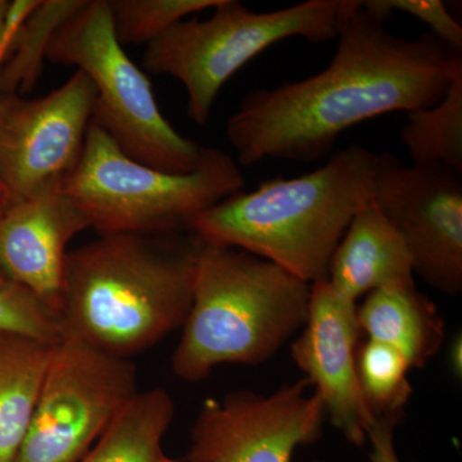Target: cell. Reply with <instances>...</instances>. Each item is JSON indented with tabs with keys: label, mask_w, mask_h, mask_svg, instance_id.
<instances>
[{
	"label": "cell",
	"mask_w": 462,
	"mask_h": 462,
	"mask_svg": "<svg viewBox=\"0 0 462 462\" xmlns=\"http://www.w3.org/2000/svg\"><path fill=\"white\" fill-rule=\"evenodd\" d=\"M51 346L0 331V462H14L25 439Z\"/></svg>",
	"instance_id": "obj_16"
},
{
	"label": "cell",
	"mask_w": 462,
	"mask_h": 462,
	"mask_svg": "<svg viewBox=\"0 0 462 462\" xmlns=\"http://www.w3.org/2000/svg\"><path fill=\"white\" fill-rule=\"evenodd\" d=\"M357 321L369 339L396 349L411 369L437 355L446 336L445 320L416 284L378 289L357 306Z\"/></svg>",
	"instance_id": "obj_15"
},
{
	"label": "cell",
	"mask_w": 462,
	"mask_h": 462,
	"mask_svg": "<svg viewBox=\"0 0 462 462\" xmlns=\"http://www.w3.org/2000/svg\"><path fill=\"white\" fill-rule=\"evenodd\" d=\"M400 136L412 165H439L462 173V71L437 105L407 114Z\"/></svg>",
	"instance_id": "obj_18"
},
{
	"label": "cell",
	"mask_w": 462,
	"mask_h": 462,
	"mask_svg": "<svg viewBox=\"0 0 462 462\" xmlns=\"http://www.w3.org/2000/svg\"><path fill=\"white\" fill-rule=\"evenodd\" d=\"M173 415L175 403L165 389L138 392L80 462L160 461Z\"/></svg>",
	"instance_id": "obj_17"
},
{
	"label": "cell",
	"mask_w": 462,
	"mask_h": 462,
	"mask_svg": "<svg viewBox=\"0 0 462 462\" xmlns=\"http://www.w3.org/2000/svg\"><path fill=\"white\" fill-rule=\"evenodd\" d=\"M5 17H7V14H0V47H2L3 42L7 39L9 32H11L7 23H5Z\"/></svg>",
	"instance_id": "obj_26"
},
{
	"label": "cell",
	"mask_w": 462,
	"mask_h": 462,
	"mask_svg": "<svg viewBox=\"0 0 462 462\" xmlns=\"http://www.w3.org/2000/svg\"><path fill=\"white\" fill-rule=\"evenodd\" d=\"M328 281L355 302L378 289L415 284L406 243L374 199L346 230L331 257Z\"/></svg>",
	"instance_id": "obj_14"
},
{
	"label": "cell",
	"mask_w": 462,
	"mask_h": 462,
	"mask_svg": "<svg viewBox=\"0 0 462 462\" xmlns=\"http://www.w3.org/2000/svg\"><path fill=\"white\" fill-rule=\"evenodd\" d=\"M200 242L172 236H99L69 251L62 333L116 357L151 348L184 325Z\"/></svg>",
	"instance_id": "obj_2"
},
{
	"label": "cell",
	"mask_w": 462,
	"mask_h": 462,
	"mask_svg": "<svg viewBox=\"0 0 462 462\" xmlns=\"http://www.w3.org/2000/svg\"><path fill=\"white\" fill-rule=\"evenodd\" d=\"M47 60L89 76L97 89L91 120L127 157L170 173L199 167L202 145L176 132L160 111L147 75L116 38L108 0H87L54 33Z\"/></svg>",
	"instance_id": "obj_7"
},
{
	"label": "cell",
	"mask_w": 462,
	"mask_h": 462,
	"mask_svg": "<svg viewBox=\"0 0 462 462\" xmlns=\"http://www.w3.org/2000/svg\"><path fill=\"white\" fill-rule=\"evenodd\" d=\"M89 227L60 185L12 203L0 216V269L58 319L67 245Z\"/></svg>",
	"instance_id": "obj_13"
},
{
	"label": "cell",
	"mask_w": 462,
	"mask_h": 462,
	"mask_svg": "<svg viewBox=\"0 0 462 462\" xmlns=\"http://www.w3.org/2000/svg\"><path fill=\"white\" fill-rule=\"evenodd\" d=\"M221 0H108L120 44H149L193 14L214 9Z\"/></svg>",
	"instance_id": "obj_21"
},
{
	"label": "cell",
	"mask_w": 462,
	"mask_h": 462,
	"mask_svg": "<svg viewBox=\"0 0 462 462\" xmlns=\"http://www.w3.org/2000/svg\"><path fill=\"white\" fill-rule=\"evenodd\" d=\"M9 5H11V3L5 2V0H0V14H7Z\"/></svg>",
	"instance_id": "obj_27"
},
{
	"label": "cell",
	"mask_w": 462,
	"mask_h": 462,
	"mask_svg": "<svg viewBox=\"0 0 462 462\" xmlns=\"http://www.w3.org/2000/svg\"><path fill=\"white\" fill-rule=\"evenodd\" d=\"M310 291V284L270 261L200 243L173 373L199 382L220 365L263 364L306 324Z\"/></svg>",
	"instance_id": "obj_4"
},
{
	"label": "cell",
	"mask_w": 462,
	"mask_h": 462,
	"mask_svg": "<svg viewBox=\"0 0 462 462\" xmlns=\"http://www.w3.org/2000/svg\"><path fill=\"white\" fill-rule=\"evenodd\" d=\"M324 404L309 379L272 394L238 391L208 398L190 433L189 462H293L300 446L321 437Z\"/></svg>",
	"instance_id": "obj_10"
},
{
	"label": "cell",
	"mask_w": 462,
	"mask_h": 462,
	"mask_svg": "<svg viewBox=\"0 0 462 462\" xmlns=\"http://www.w3.org/2000/svg\"><path fill=\"white\" fill-rule=\"evenodd\" d=\"M85 5L87 0H39L12 39L0 69V94H23L35 87L54 33Z\"/></svg>",
	"instance_id": "obj_19"
},
{
	"label": "cell",
	"mask_w": 462,
	"mask_h": 462,
	"mask_svg": "<svg viewBox=\"0 0 462 462\" xmlns=\"http://www.w3.org/2000/svg\"><path fill=\"white\" fill-rule=\"evenodd\" d=\"M158 462H189V461H180V460H173L171 457H167L165 454H162L160 457V461Z\"/></svg>",
	"instance_id": "obj_28"
},
{
	"label": "cell",
	"mask_w": 462,
	"mask_h": 462,
	"mask_svg": "<svg viewBox=\"0 0 462 462\" xmlns=\"http://www.w3.org/2000/svg\"><path fill=\"white\" fill-rule=\"evenodd\" d=\"M3 211H5V208H2V207H0V216H2Z\"/></svg>",
	"instance_id": "obj_29"
},
{
	"label": "cell",
	"mask_w": 462,
	"mask_h": 462,
	"mask_svg": "<svg viewBox=\"0 0 462 462\" xmlns=\"http://www.w3.org/2000/svg\"><path fill=\"white\" fill-rule=\"evenodd\" d=\"M461 71V51L431 32L396 35L360 3L329 66L300 81L251 91L227 120V141L242 166L267 158L312 162L356 125L437 105Z\"/></svg>",
	"instance_id": "obj_1"
},
{
	"label": "cell",
	"mask_w": 462,
	"mask_h": 462,
	"mask_svg": "<svg viewBox=\"0 0 462 462\" xmlns=\"http://www.w3.org/2000/svg\"><path fill=\"white\" fill-rule=\"evenodd\" d=\"M138 392L129 358L62 333L51 346L32 424L14 462H80Z\"/></svg>",
	"instance_id": "obj_8"
},
{
	"label": "cell",
	"mask_w": 462,
	"mask_h": 462,
	"mask_svg": "<svg viewBox=\"0 0 462 462\" xmlns=\"http://www.w3.org/2000/svg\"><path fill=\"white\" fill-rule=\"evenodd\" d=\"M97 89L78 69L41 98L0 94V180L9 205L58 187L83 153Z\"/></svg>",
	"instance_id": "obj_9"
},
{
	"label": "cell",
	"mask_w": 462,
	"mask_h": 462,
	"mask_svg": "<svg viewBox=\"0 0 462 462\" xmlns=\"http://www.w3.org/2000/svg\"><path fill=\"white\" fill-rule=\"evenodd\" d=\"M409 363L402 355L375 340L360 343L356 372L361 393L376 418H400L412 394Z\"/></svg>",
	"instance_id": "obj_20"
},
{
	"label": "cell",
	"mask_w": 462,
	"mask_h": 462,
	"mask_svg": "<svg viewBox=\"0 0 462 462\" xmlns=\"http://www.w3.org/2000/svg\"><path fill=\"white\" fill-rule=\"evenodd\" d=\"M361 7L383 23L397 12L418 18L430 27V32L462 53V27L440 0H366Z\"/></svg>",
	"instance_id": "obj_23"
},
{
	"label": "cell",
	"mask_w": 462,
	"mask_h": 462,
	"mask_svg": "<svg viewBox=\"0 0 462 462\" xmlns=\"http://www.w3.org/2000/svg\"><path fill=\"white\" fill-rule=\"evenodd\" d=\"M379 154L339 149L297 178H275L207 209L189 233L203 245L236 248L307 282L328 279L334 251L356 214L373 199Z\"/></svg>",
	"instance_id": "obj_3"
},
{
	"label": "cell",
	"mask_w": 462,
	"mask_h": 462,
	"mask_svg": "<svg viewBox=\"0 0 462 462\" xmlns=\"http://www.w3.org/2000/svg\"><path fill=\"white\" fill-rule=\"evenodd\" d=\"M239 163L203 147L199 167L170 173L136 162L91 120L83 153L60 189L74 200L99 236H172L218 202L245 189Z\"/></svg>",
	"instance_id": "obj_5"
},
{
	"label": "cell",
	"mask_w": 462,
	"mask_h": 462,
	"mask_svg": "<svg viewBox=\"0 0 462 462\" xmlns=\"http://www.w3.org/2000/svg\"><path fill=\"white\" fill-rule=\"evenodd\" d=\"M361 334L357 303L338 293L328 279L311 284L309 315L291 345V360L320 397L331 424L355 446L367 442L376 419L356 372Z\"/></svg>",
	"instance_id": "obj_12"
},
{
	"label": "cell",
	"mask_w": 462,
	"mask_h": 462,
	"mask_svg": "<svg viewBox=\"0 0 462 462\" xmlns=\"http://www.w3.org/2000/svg\"><path fill=\"white\" fill-rule=\"evenodd\" d=\"M374 202L401 234L413 273L430 287L462 291L461 173L445 166H403L379 154Z\"/></svg>",
	"instance_id": "obj_11"
},
{
	"label": "cell",
	"mask_w": 462,
	"mask_h": 462,
	"mask_svg": "<svg viewBox=\"0 0 462 462\" xmlns=\"http://www.w3.org/2000/svg\"><path fill=\"white\" fill-rule=\"evenodd\" d=\"M360 0H307L273 12H254L236 0H221L206 21H180L149 42L143 66L154 75L180 81L187 114L197 125L208 123L215 100L242 67L276 42L302 38L333 41Z\"/></svg>",
	"instance_id": "obj_6"
},
{
	"label": "cell",
	"mask_w": 462,
	"mask_h": 462,
	"mask_svg": "<svg viewBox=\"0 0 462 462\" xmlns=\"http://www.w3.org/2000/svg\"><path fill=\"white\" fill-rule=\"evenodd\" d=\"M0 331L56 345L60 321L32 291L0 269Z\"/></svg>",
	"instance_id": "obj_22"
},
{
	"label": "cell",
	"mask_w": 462,
	"mask_h": 462,
	"mask_svg": "<svg viewBox=\"0 0 462 462\" xmlns=\"http://www.w3.org/2000/svg\"><path fill=\"white\" fill-rule=\"evenodd\" d=\"M14 30H11L9 32L7 39H5V42H3L2 47H0V69H2L3 62H5V57H7L9 47H11L12 39L14 36ZM9 206V197L7 190H5V185H3L2 180H0V207L2 208H7Z\"/></svg>",
	"instance_id": "obj_25"
},
{
	"label": "cell",
	"mask_w": 462,
	"mask_h": 462,
	"mask_svg": "<svg viewBox=\"0 0 462 462\" xmlns=\"http://www.w3.org/2000/svg\"><path fill=\"white\" fill-rule=\"evenodd\" d=\"M398 419L376 418L367 434V442L372 446L370 461L401 462L394 445V430Z\"/></svg>",
	"instance_id": "obj_24"
}]
</instances>
